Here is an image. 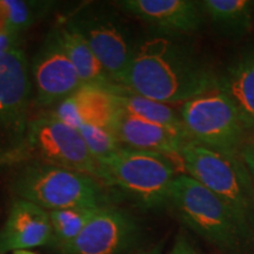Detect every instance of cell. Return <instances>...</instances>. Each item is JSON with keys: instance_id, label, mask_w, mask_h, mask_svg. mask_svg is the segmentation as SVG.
Instances as JSON below:
<instances>
[{"instance_id": "cell-24", "label": "cell", "mask_w": 254, "mask_h": 254, "mask_svg": "<svg viewBox=\"0 0 254 254\" xmlns=\"http://www.w3.org/2000/svg\"><path fill=\"white\" fill-rule=\"evenodd\" d=\"M239 155L249 170L254 186V144L243 146L239 151Z\"/></svg>"}, {"instance_id": "cell-23", "label": "cell", "mask_w": 254, "mask_h": 254, "mask_svg": "<svg viewBox=\"0 0 254 254\" xmlns=\"http://www.w3.org/2000/svg\"><path fill=\"white\" fill-rule=\"evenodd\" d=\"M18 34L6 30L0 23V56L8 52L9 50L18 47Z\"/></svg>"}, {"instance_id": "cell-2", "label": "cell", "mask_w": 254, "mask_h": 254, "mask_svg": "<svg viewBox=\"0 0 254 254\" xmlns=\"http://www.w3.org/2000/svg\"><path fill=\"white\" fill-rule=\"evenodd\" d=\"M170 204L195 234L227 254H243L254 243L245 218L186 173L172 184Z\"/></svg>"}, {"instance_id": "cell-20", "label": "cell", "mask_w": 254, "mask_h": 254, "mask_svg": "<svg viewBox=\"0 0 254 254\" xmlns=\"http://www.w3.org/2000/svg\"><path fill=\"white\" fill-rule=\"evenodd\" d=\"M99 208L101 207H71L50 211L49 215L52 227L51 249L57 251L72 243Z\"/></svg>"}, {"instance_id": "cell-1", "label": "cell", "mask_w": 254, "mask_h": 254, "mask_svg": "<svg viewBox=\"0 0 254 254\" xmlns=\"http://www.w3.org/2000/svg\"><path fill=\"white\" fill-rule=\"evenodd\" d=\"M119 85L159 103L185 104L219 88V78L186 46L153 37L135 46Z\"/></svg>"}, {"instance_id": "cell-10", "label": "cell", "mask_w": 254, "mask_h": 254, "mask_svg": "<svg viewBox=\"0 0 254 254\" xmlns=\"http://www.w3.org/2000/svg\"><path fill=\"white\" fill-rule=\"evenodd\" d=\"M37 101L43 106L59 104L74 93L82 82L63 49L57 28L51 31L32 60Z\"/></svg>"}, {"instance_id": "cell-29", "label": "cell", "mask_w": 254, "mask_h": 254, "mask_svg": "<svg viewBox=\"0 0 254 254\" xmlns=\"http://www.w3.org/2000/svg\"><path fill=\"white\" fill-rule=\"evenodd\" d=\"M194 254H200V253H198V252H196V251H194Z\"/></svg>"}, {"instance_id": "cell-28", "label": "cell", "mask_w": 254, "mask_h": 254, "mask_svg": "<svg viewBox=\"0 0 254 254\" xmlns=\"http://www.w3.org/2000/svg\"><path fill=\"white\" fill-rule=\"evenodd\" d=\"M13 254H37V253L31 250H21V251H15V252H13Z\"/></svg>"}, {"instance_id": "cell-27", "label": "cell", "mask_w": 254, "mask_h": 254, "mask_svg": "<svg viewBox=\"0 0 254 254\" xmlns=\"http://www.w3.org/2000/svg\"><path fill=\"white\" fill-rule=\"evenodd\" d=\"M25 155H28V151L25 146H23V147L18 148L15 151L0 154V164H6L9 160H17V159L19 160V159L24 158Z\"/></svg>"}, {"instance_id": "cell-5", "label": "cell", "mask_w": 254, "mask_h": 254, "mask_svg": "<svg viewBox=\"0 0 254 254\" xmlns=\"http://www.w3.org/2000/svg\"><path fill=\"white\" fill-rule=\"evenodd\" d=\"M184 172L234 208L254 228V186L240 155L189 141L180 152Z\"/></svg>"}, {"instance_id": "cell-11", "label": "cell", "mask_w": 254, "mask_h": 254, "mask_svg": "<svg viewBox=\"0 0 254 254\" xmlns=\"http://www.w3.org/2000/svg\"><path fill=\"white\" fill-rule=\"evenodd\" d=\"M87 41L111 80L119 84L131 63L135 47L125 33L109 18L99 14H78L69 21Z\"/></svg>"}, {"instance_id": "cell-3", "label": "cell", "mask_w": 254, "mask_h": 254, "mask_svg": "<svg viewBox=\"0 0 254 254\" xmlns=\"http://www.w3.org/2000/svg\"><path fill=\"white\" fill-rule=\"evenodd\" d=\"M99 164L105 186L117 189L146 209L170 204L172 184L179 176L178 164L183 166L180 157L124 146Z\"/></svg>"}, {"instance_id": "cell-26", "label": "cell", "mask_w": 254, "mask_h": 254, "mask_svg": "<svg viewBox=\"0 0 254 254\" xmlns=\"http://www.w3.org/2000/svg\"><path fill=\"white\" fill-rule=\"evenodd\" d=\"M168 254H194V250L190 246L185 238L179 237Z\"/></svg>"}, {"instance_id": "cell-12", "label": "cell", "mask_w": 254, "mask_h": 254, "mask_svg": "<svg viewBox=\"0 0 254 254\" xmlns=\"http://www.w3.org/2000/svg\"><path fill=\"white\" fill-rule=\"evenodd\" d=\"M52 241L49 211L24 199L14 200L0 230V254L49 246Z\"/></svg>"}, {"instance_id": "cell-9", "label": "cell", "mask_w": 254, "mask_h": 254, "mask_svg": "<svg viewBox=\"0 0 254 254\" xmlns=\"http://www.w3.org/2000/svg\"><path fill=\"white\" fill-rule=\"evenodd\" d=\"M141 230L134 217L114 206L98 209L84 230L57 254H128L138 245Z\"/></svg>"}, {"instance_id": "cell-16", "label": "cell", "mask_w": 254, "mask_h": 254, "mask_svg": "<svg viewBox=\"0 0 254 254\" xmlns=\"http://www.w3.org/2000/svg\"><path fill=\"white\" fill-rule=\"evenodd\" d=\"M219 88L236 105L247 128L254 129V52L241 55L219 78Z\"/></svg>"}, {"instance_id": "cell-14", "label": "cell", "mask_w": 254, "mask_h": 254, "mask_svg": "<svg viewBox=\"0 0 254 254\" xmlns=\"http://www.w3.org/2000/svg\"><path fill=\"white\" fill-rule=\"evenodd\" d=\"M107 85H82L57 105L56 111L52 113L73 128L78 129L84 124H88L112 131L119 109Z\"/></svg>"}, {"instance_id": "cell-7", "label": "cell", "mask_w": 254, "mask_h": 254, "mask_svg": "<svg viewBox=\"0 0 254 254\" xmlns=\"http://www.w3.org/2000/svg\"><path fill=\"white\" fill-rule=\"evenodd\" d=\"M31 92L27 59L14 47L0 56V153L25 146Z\"/></svg>"}, {"instance_id": "cell-18", "label": "cell", "mask_w": 254, "mask_h": 254, "mask_svg": "<svg viewBox=\"0 0 254 254\" xmlns=\"http://www.w3.org/2000/svg\"><path fill=\"white\" fill-rule=\"evenodd\" d=\"M63 49L77 69L82 85H104L113 82L106 69L91 50L87 41L73 25L66 23L57 28Z\"/></svg>"}, {"instance_id": "cell-25", "label": "cell", "mask_w": 254, "mask_h": 254, "mask_svg": "<svg viewBox=\"0 0 254 254\" xmlns=\"http://www.w3.org/2000/svg\"><path fill=\"white\" fill-rule=\"evenodd\" d=\"M165 247V240H160L158 243L152 244V245L140 247V249H134L128 254H163Z\"/></svg>"}, {"instance_id": "cell-21", "label": "cell", "mask_w": 254, "mask_h": 254, "mask_svg": "<svg viewBox=\"0 0 254 254\" xmlns=\"http://www.w3.org/2000/svg\"><path fill=\"white\" fill-rule=\"evenodd\" d=\"M47 2L0 0V23L6 30L20 33L45 13Z\"/></svg>"}, {"instance_id": "cell-4", "label": "cell", "mask_w": 254, "mask_h": 254, "mask_svg": "<svg viewBox=\"0 0 254 254\" xmlns=\"http://www.w3.org/2000/svg\"><path fill=\"white\" fill-rule=\"evenodd\" d=\"M11 189L19 199L49 212L71 207H104L111 201L107 187L95 178L38 159L18 168Z\"/></svg>"}, {"instance_id": "cell-22", "label": "cell", "mask_w": 254, "mask_h": 254, "mask_svg": "<svg viewBox=\"0 0 254 254\" xmlns=\"http://www.w3.org/2000/svg\"><path fill=\"white\" fill-rule=\"evenodd\" d=\"M88 150L98 161L110 157L123 147L114 133L109 128L84 124L78 128Z\"/></svg>"}, {"instance_id": "cell-8", "label": "cell", "mask_w": 254, "mask_h": 254, "mask_svg": "<svg viewBox=\"0 0 254 254\" xmlns=\"http://www.w3.org/2000/svg\"><path fill=\"white\" fill-rule=\"evenodd\" d=\"M28 152L38 160L91 176L101 182V166L88 150L77 128L64 124L53 113L31 120L27 126Z\"/></svg>"}, {"instance_id": "cell-6", "label": "cell", "mask_w": 254, "mask_h": 254, "mask_svg": "<svg viewBox=\"0 0 254 254\" xmlns=\"http://www.w3.org/2000/svg\"><path fill=\"white\" fill-rule=\"evenodd\" d=\"M180 118L192 141L237 154L247 127L236 105L220 88L183 104Z\"/></svg>"}, {"instance_id": "cell-19", "label": "cell", "mask_w": 254, "mask_h": 254, "mask_svg": "<svg viewBox=\"0 0 254 254\" xmlns=\"http://www.w3.org/2000/svg\"><path fill=\"white\" fill-rule=\"evenodd\" d=\"M218 28L227 34H245L252 27L253 2L249 0H204L199 2Z\"/></svg>"}, {"instance_id": "cell-15", "label": "cell", "mask_w": 254, "mask_h": 254, "mask_svg": "<svg viewBox=\"0 0 254 254\" xmlns=\"http://www.w3.org/2000/svg\"><path fill=\"white\" fill-rule=\"evenodd\" d=\"M112 132L124 147L135 148L180 157L186 142L190 141L185 135L173 129L148 123L118 111L112 125Z\"/></svg>"}, {"instance_id": "cell-17", "label": "cell", "mask_w": 254, "mask_h": 254, "mask_svg": "<svg viewBox=\"0 0 254 254\" xmlns=\"http://www.w3.org/2000/svg\"><path fill=\"white\" fill-rule=\"evenodd\" d=\"M107 88L112 93L120 111L138 119L145 120V122L167 127V128L173 129L190 139L185 127L183 125L182 118L178 116L176 111L170 105L147 99V98L136 94L129 88L116 84V82H110L107 85Z\"/></svg>"}, {"instance_id": "cell-13", "label": "cell", "mask_w": 254, "mask_h": 254, "mask_svg": "<svg viewBox=\"0 0 254 254\" xmlns=\"http://www.w3.org/2000/svg\"><path fill=\"white\" fill-rule=\"evenodd\" d=\"M122 8L165 33H190L204 23L199 2L190 0H124Z\"/></svg>"}]
</instances>
